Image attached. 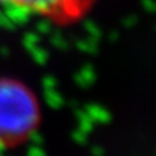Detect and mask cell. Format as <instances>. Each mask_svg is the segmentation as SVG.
Listing matches in <instances>:
<instances>
[{"label":"cell","instance_id":"7a4b0ae2","mask_svg":"<svg viewBox=\"0 0 156 156\" xmlns=\"http://www.w3.org/2000/svg\"><path fill=\"white\" fill-rule=\"evenodd\" d=\"M97 0H0V5L22 8L51 19L59 25H67L81 19Z\"/></svg>","mask_w":156,"mask_h":156},{"label":"cell","instance_id":"6da1fadb","mask_svg":"<svg viewBox=\"0 0 156 156\" xmlns=\"http://www.w3.org/2000/svg\"><path fill=\"white\" fill-rule=\"evenodd\" d=\"M41 122L40 104L21 81L0 78V151L29 140Z\"/></svg>","mask_w":156,"mask_h":156}]
</instances>
